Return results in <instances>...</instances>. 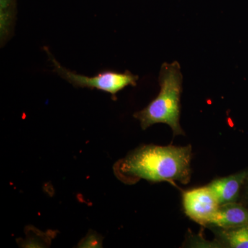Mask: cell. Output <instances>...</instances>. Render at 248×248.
Listing matches in <instances>:
<instances>
[{
  "label": "cell",
  "mask_w": 248,
  "mask_h": 248,
  "mask_svg": "<svg viewBox=\"0 0 248 248\" xmlns=\"http://www.w3.org/2000/svg\"><path fill=\"white\" fill-rule=\"evenodd\" d=\"M55 71L63 79L78 87L96 89L104 92L115 94L128 86H135L138 77L130 72L117 73L113 71H106L99 73L97 76L88 77L77 74L62 66L48 49H46Z\"/></svg>",
  "instance_id": "3"
},
{
  "label": "cell",
  "mask_w": 248,
  "mask_h": 248,
  "mask_svg": "<svg viewBox=\"0 0 248 248\" xmlns=\"http://www.w3.org/2000/svg\"><path fill=\"white\" fill-rule=\"evenodd\" d=\"M217 235L228 247L248 248V224L230 229L218 228Z\"/></svg>",
  "instance_id": "7"
},
{
  "label": "cell",
  "mask_w": 248,
  "mask_h": 248,
  "mask_svg": "<svg viewBox=\"0 0 248 248\" xmlns=\"http://www.w3.org/2000/svg\"><path fill=\"white\" fill-rule=\"evenodd\" d=\"M248 178V170L218 178L209 184V188L216 197L219 205L236 202L239 197L241 186Z\"/></svg>",
  "instance_id": "5"
},
{
  "label": "cell",
  "mask_w": 248,
  "mask_h": 248,
  "mask_svg": "<svg viewBox=\"0 0 248 248\" xmlns=\"http://www.w3.org/2000/svg\"><path fill=\"white\" fill-rule=\"evenodd\" d=\"M192 146L148 145L137 148L121 160L117 173L121 179L134 184L140 179L151 182H190Z\"/></svg>",
  "instance_id": "1"
},
{
  "label": "cell",
  "mask_w": 248,
  "mask_h": 248,
  "mask_svg": "<svg viewBox=\"0 0 248 248\" xmlns=\"http://www.w3.org/2000/svg\"><path fill=\"white\" fill-rule=\"evenodd\" d=\"M182 82L177 62L163 63L159 72V94L143 110L134 114L143 130L155 124H166L172 129L174 136L185 135L180 125Z\"/></svg>",
  "instance_id": "2"
},
{
  "label": "cell",
  "mask_w": 248,
  "mask_h": 248,
  "mask_svg": "<svg viewBox=\"0 0 248 248\" xmlns=\"http://www.w3.org/2000/svg\"><path fill=\"white\" fill-rule=\"evenodd\" d=\"M182 203L186 215L202 226L210 224L220 206L208 186L184 192Z\"/></svg>",
  "instance_id": "4"
},
{
  "label": "cell",
  "mask_w": 248,
  "mask_h": 248,
  "mask_svg": "<svg viewBox=\"0 0 248 248\" xmlns=\"http://www.w3.org/2000/svg\"><path fill=\"white\" fill-rule=\"evenodd\" d=\"M248 192H247V195H248Z\"/></svg>",
  "instance_id": "8"
},
{
  "label": "cell",
  "mask_w": 248,
  "mask_h": 248,
  "mask_svg": "<svg viewBox=\"0 0 248 248\" xmlns=\"http://www.w3.org/2000/svg\"><path fill=\"white\" fill-rule=\"evenodd\" d=\"M247 224L248 209L234 202L220 205L209 225L217 228L230 229Z\"/></svg>",
  "instance_id": "6"
}]
</instances>
